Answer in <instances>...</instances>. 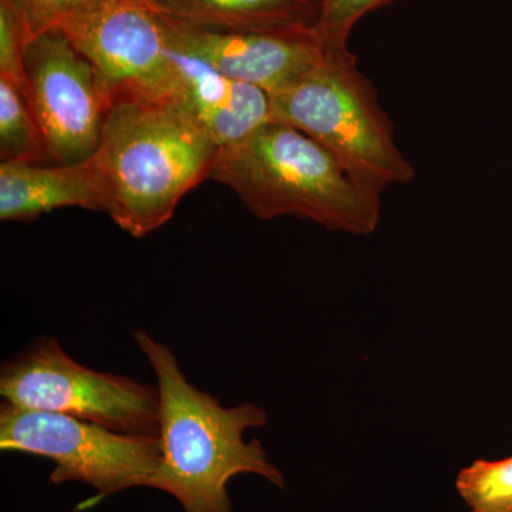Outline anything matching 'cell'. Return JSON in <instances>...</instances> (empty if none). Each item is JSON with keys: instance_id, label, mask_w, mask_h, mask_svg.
Here are the masks:
<instances>
[{"instance_id": "obj_11", "label": "cell", "mask_w": 512, "mask_h": 512, "mask_svg": "<svg viewBox=\"0 0 512 512\" xmlns=\"http://www.w3.org/2000/svg\"><path fill=\"white\" fill-rule=\"evenodd\" d=\"M79 207L104 212L92 158L77 164L0 163V220L33 222L47 212Z\"/></svg>"}, {"instance_id": "obj_3", "label": "cell", "mask_w": 512, "mask_h": 512, "mask_svg": "<svg viewBox=\"0 0 512 512\" xmlns=\"http://www.w3.org/2000/svg\"><path fill=\"white\" fill-rule=\"evenodd\" d=\"M208 180L231 188L261 220L291 215L352 235H370L379 225L380 192L281 121H268L239 143L220 148Z\"/></svg>"}, {"instance_id": "obj_7", "label": "cell", "mask_w": 512, "mask_h": 512, "mask_svg": "<svg viewBox=\"0 0 512 512\" xmlns=\"http://www.w3.org/2000/svg\"><path fill=\"white\" fill-rule=\"evenodd\" d=\"M99 74L111 101H175L163 20L148 0H101L60 26Z\"/></svg>"}, {"instance_id": "obj_14", "label": "cell", "mask_w": 512, "mask_h": 512, "mask_svg": "<svg viewBox=\"0 0 512 512\" xmlns=\"http://www.w3.org/2000/svg\"><path fill=\"white\" fill-rule=\"evenodd\" d=\"M456 488L471 511L512 512V456L474 461L458 473Z\"/></svg>"}, {"instance_id": "obj_1", "label": "cell", "mask_w": 512, "mask_h": 512, "mask_svg": "<svg viewBox=\"0 0 512 512\" xmlns=\"http://www.w3.org/2000/svg\"><path fill=\"white\" fill-rule=\"evenodd\" d=\"M134 340L157 377L161 400V460L146 487L170 494L184 512H234L227 485L239 474L284 490V474L261 441L244 439L248 429L268 424L265 410L248 402L222 406L188 382L167 345L144 330Z\"/></svg>"}, {"instance_id": "obj_9", "label": "cell", "mask_w": 512, "mask_h": 512, "mask_svg": "<svg viewBox=\"0 0 512 512\" xmlns=\"http://www.w3.org/2000/svg\"><path fill=\"white\" fill-rule=\"evenodd\" d=\"M161 20L173 49L268 94L282 92L301 80L328 49L316 29L218 32L192 28L164 16Z\"/></svg>"}, {"instance_id": "obj_5", "label": "cell", "mask_w": 512, "mask_h": 512, "mask_svg": "<svg viewBox=\"0 0 512 512\" xmlns=\"http://www.w3.org/2000/svg\"><path fill=\"white\" fill-rule=\"evenodd\" d=\"M0 396L22 409L66 414L124 434L160 436L157 386L80 365L50 336L3 363Z\"/></svg>"}, {"instance_id": "obj_6", "label": "cell", "mask_w": 512, "mask_h": 512, "mask_svg": "<svg viewBox=\"0 0 512 512\" xmlns=\"http://www.w3.org/2000/svg\"><path fill=\"white\" fill-rule=\"evenodd\" d=\"M0 448L53 461V484L93 487L97 494L82 510L121 491L146 487L161 460L160 436L119 433L77 417L8 402L0 406Z\"/></svg>"}, {"instance_id": "obj_15", "label": "cell", "mask_w": 512, "mask_h": 512, "mask_svg": "<svg viewBox=\"0 0 512 512\" xmlns=\"http://www.w3.org/2000/svg\"><path fill=\"white\" fill-rule=\"evenodd\" d=\"M22 29L25 47L30 40L59 29L67 20L82 15L101 0H5Z\"/></svg>"}, {"instance_id": "obj_16", "label": "cell", "mask_w": 512, "mask_h": 512, "mask_svg": "<svg viewBox=\"0 0 512 512\" xmlns=\"http://www.w3.org/2000/svg\"><path fill=\"white\" fill-rule=\"evenodd\" d=\"M396 0H319L316 30L323 43L333 49H348L353 28L367 13L384 8Z\"/></svg>"}, {"instance_id": "obj_8", "label": "cell", "mask_w": 512, "mask_h": 512, "mask_svg": "<svg viewBox=\"0 0 512 512\" xmlns=\"http://www.w3.org/2000/svg\"><path fill=\"white\" fill-rule=\"evenodd\" d=\"M29 99L55 164H77L96 154L113 101L99 74L55 29L25 47Z\"/></svg>"}, {"instance_id": "obj_18", "label": "cell", "mask_w": 512, "mask_h": 512, "mask_svg": "<svg viewBox=\"0 0 512 512\" xmlns=\"http://www.w3.org/2000/svg\"><path fill=\"white\" fill-rule=\"evenodd\" d=\"M471 512H476V511H471Z\"/></svg>"}, {"instance_id": "obj_13", "label": "cell", "mask_w": 512, "mask_h": 512, "mask_svg": "<svg viewBox=\"0 0 512 512\" xmlns=\"http://www.w3.org/2000/svg\"><path fill=\"white\" fill-rule=\"evenodd\" d=\"M0 158L2 163H53L43 128L28 97L0 77Z\"/></svg>"}, {"instance_id": "obj_10", "label": "cell", "mask_w": 512, "mask_h": 512, "mask_svg": "<svg viewBox=\"0 0 512 512\" xmlns=\"http://www.w3.org/2000/svg\"><path fill=\"white\" fill-rule=\"evenodd\" d=\"M170 56L177 76V103L218 148L239 143L272 120L271 101L264 90L231 79L171 46Z\"/></svg>"}, {"instance_id": "obj_2", "label": "cell", "mask_w": 512, "mask_h": 512, "mask_svg": "<svg viewBox=\"0 0 512 512\" xmlns=\"http://www.w3.org/2000/svg\"><path fill=\"white\" fill-rule=\"evenodd\" d=\"M218 150L175 101H117L92 157L104 212L131 237H147L208 180Z\"/></svg>"}, {"instance_id": "obj_12", "label": "cell", "mask_w": 512, "mask_h": 512, "mask_svg": "<svg viewBox=\"0 0 512 512\" xmlns=\"http://www.w3.org/2000/svg\"><path fill=\"white\" fill-rule=\"evenodd\" d=\"M164 18L218 32L316 29L319 0H148Z\"/></svg>"}, {"instance_id": "obj_17", "label": "cell", "mask_w": 512, "mask_h": 512, "mask_svg": "<svg viewBox=\"0 0 512 512\" xmlns=\"http://www.w3.org/2000/svg\"><path fill=\"white\" fill-rule=\"evenodd\" d=\"M0 77L15 84L29 99L25 72V40L18 19L5 0H0Z\"/></svg>"}, {"instance_id": "obj_4", "label": "cell", "mask_w": 512, "mask_h": 512, "mask_svg": "<svg viewBox=\"0 0 512 512\" xmlns=\"http://www.w3.org/2000/svg\"><path fill=\"white\" fill-rule=\"evenodd\" d=\"M269 101L272 120L311 137L360 183L382 192L413 180L414 167L397 147L392 124L349 47H328L311 72L269 94Z\"/></svg>"}]
</instances>
